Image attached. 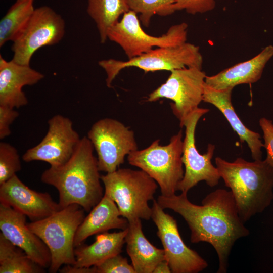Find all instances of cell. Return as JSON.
<instances>
[{
    "instance_id": "obj_24",
    "label": "cell",
    "mask_w": 273,
    "mask_h": 273,
    "mask_svg": "<svg viewBox=\"0 0 273 273\" xmlns=\"http://www.w3.org/2000/svg\"><path fill=\"white\" fill-rule=\"evenodd\" d=\"M35 0H16L0 21V47L12 42L24 29L35 8Z\"/></svg>"
},
{
    "instance_id": "obj_28",
    "label": "cell",
    "mask_w": 273,
    "mask_h": 273,
    "mask_svg": "<svg viewBox=\"0 0 273 273\" xmlns=\"http://www.w3.org/2000/svg\"><path fill=\"white\" fill-rule=\"evenodd\" d=\"M94 266L96 273H135L132 264H129L126 258L120 254Z\"/></svg>"
},
{
    "instance_id": "obj_6",
    "label": "cell",
    "mask_w": 273,
    "mask_h": 273,
    "mask_svg": "<svg viewBox=\"0 0 273 273\" xmlns=\"http://www.w3.org/2000/svg\"><path fill=\"white\" fill-rule=\"evenodd\" d=\"M183 150L181 129L171 138L167 145H161L159 140H155L147 148L131 152L127 160L156 181L161 195L170 196L175 194L184 177Z\"/></svg>"
},
{
    "instance_id": "obj_22",
    "label": "cell",
    "mask_w": 273,
    "mask_h": 273,
    "mask_svg": "<svg viewBox=\"0 0 273 273\" xmlns=\"http://www.w3.org/2000/svg\"><path fill=\"white\" fill-rule=\"evenodd\" d=\"M127 229L117 232H106L97 234L96 240L92 244L87 245L82 244L75 247L76 262L73 265L90 267L120 254L125 243Z\"/></svg>"
},
{
    "instance_id": "obj_12",
    "label": "cell",
    "mask_w": 273,
    "mask_h": 273,
    "mask_svg": "<svg viewBox=\"0 0 273 273\" xmlns=\"http://www.w3.org/2000/svg\"><path fill=\"white\" fill-rule=\"evenodd\" d=\"M209 111L208 109L198 108L185 122V135L183 140L182 155L185 172L177 187V191L181 192L188 193L191 188L201 181H205L209 187H215L221 178L217 168L211 162L215 145L209 144L206 152L202 154L197 150L195 144L197 123L200 118Z\"/></svg>"
},
{
    "instance_id": "obj_23",
    "label": "cell",
    "mask_w": 273,
    "mask_h": 273,
    "mask_svg": "<svg viewBox=\"0 0 273 273\" xmlns=\"http://www.w3.org/2000/svg\"><path fill=\"white\" fill-rule=\"evenodd\" d=\"M129 10L126 0H87V12L96 24L101 43L106 42L109 29Z\"/></svg>"
},
{
    "instance_id": "obj_27",
    "label": "cell",
    "mask_w": 273,
    "mask_h": 273,
    "mask_svg": "<svg viewBox=\"0 0 273 273\" xmlns=\"http://www.w3.org/2000/svg\"><path fill=\"white\" fill-rule=\"evenodd\" d=\"M21 169L20 156L11 144L0 143V185L6 182Z\"/></svg>"
},
{
    "instance_id": "obj_19",
    "label": "cell",
    "mask_w": 273,
    "mask_h": 273,
    "mask_svg": "<svg viewBox=\"0 0 273 273\" xmlns=\"http://www.w3.org/2000/svg\"><path fill=\"white\" fill-rule=\"evenodd\" d=\"M233 88L216 89L205 84L203 101L216 107L224 116L240 141L246 142L253 160H262L261 148L263 144L260 134L247 128L237 115L232 103Z\"/></svg>"
},
{
    "instance_id": "obj_14",
    "label": "cell",
    "mask_w": 273,
    "mask_h": 273,
    "mask_svg": "<svg viewBox=\"0 0 273 273\" xmlns=\"http://www.w3.org/2000/svg\"><path fill=\"white\" fill-rule=\"evenodd\" d=\"M48 131L36 146L28 149L22 156L26 162L41 161L56 167L67 162L74 153L81 139L68 117L56 115L48 122Z\"/></svg>"
},
{
    "instance_id": "obj_25",
    "label": "cell",
    "mask_w": 273,
    "mask_h": 273,
    "mask_svg": "<svg viewBox=\"0 0 273 273\" xmlns=\"http://www.w3.org/2000/svg\"><path fill=\"white\" fill-rule=\"evenodd\" d=\"M44 269L0 233V273H42Z\"/></svg>"
},
{
    "instance_id": "obj_8",
    "label": "cell",
    "mask_w": 273,
    "mask_h": 273,
    "mask_svg": "<svg viewBox=\"0 0 273 273\" xmlns=\"http://www.w3.org/2000/svg\"><path fill=\"white\" fill-rule=\"evenodd\" d=\"M188 25L185 22L171 26L166 33L154 36L146 33L138 14L129 10L108 30L107 38L118 44L128 59L154 49L173 46L187 41Z\"/></svg>"
},
{
    "instance_id": "obj_21",
    "label": "cell",
    "mask_w": 273,
    "mask_h": 273,
    "mask_svg": "<svg viewBox=\"0 0 273 273\" xmlns=\"http://www.w3.org/2000/svg\"><path fill=\"white\" fill-rule=\"evenodd\" d=\"M125 236L126 252L135 273H152L156 265L165 260L163 249L152 244L142 230L140 219L129 222Z\"/></svg>"
},
{
    "instance_id": "obj_9",
    "label": "cell",
    "mask_w": 273,
    "mask_h": 273,
    "mask_svg": "<svg viewBox=\"0 0 273 273\" xmlns=\"http://www.w3.org/2000/svg\"><path fill=\"white\" fill-rule=\"evenodd\" d=\"M206 76L202 69L196 67L173 70L165 82L149 95L147 101L154 102L161 98L172 100V112L183 128L188 117L203 101Z\"/></svg>"
},
{
    "instance_id": "obj_15",
    "label": "cell",
    "mask_w": 273,
    "mask_h": 273,
    "mask_svg": "<svg viewBox=\"0 0 273 273\" xmlns=\"http://www.w3.org/2000/svg\"><path fill=\"white\" fill-rule=\"evenodd\" d=\"M27 223L24 214L0 203L1 233L22 249L36 264L43 268H49L51 262L50 250Z\"/></svg>"
},
{
    "instance_id": "obj_10",
    "label": "cell",
    "mask_w": 273,
    "mask_h": 273,
    "mask_svg": "<svg viewBox=\"0 0 273 273\" xmlns=\"http://www.w3.org/2000/svg\"><path fill=\"white\" fill-rule=\"evenodd\" d=\"M65 23L60 15L47 6L36 8L30 20L13 41L12 60L30 65L39 49L59 43L65 34Z\"/></svg>"
},
{
    "instance_id": "obj_31",
    "label": "cell",
    "mask_w": 273,
    "mask_h": 273,
    "mask_svg": "<svg viewBox=\"0 0 273 273\" xmlns=\"http://www.w3.org/2000/svg\"><path fill=\"white\" fill-rule=\"evenodd\" d=\"M19 112L14 108L0 105V139H3L11 133L10 125L19 116Z\"/></svg>"
},
{
    "instance_id": "obj_32",
    "label": "cell",
    "mask_w": 273,
    "mask_h": 273,
    "mask_svg": "<svg viewBox=\"0 0 273 273\" xmlns=\"http://www.w3.org/2000/svg\"><path fill=\"white\" fill-rule=\"evenodd\" d=\"M62 273H96L95 266L90 267H76L72 265H65L59 269Z\"/></svg>"
},
{
    "instance_id": "obj_2",
    "label": "cell",
    "mask_w": 273,
    "mask_h": 273,
    "mask_svg": "<svg viewBox=\"0 0 273 273\" xmlns=\"http://www.w3.org/2000/svg\"><path fill=\"white\" fill-rule=\"evenodd\" d=\"M94 149L92 143L85 136L67 162L59 166H50L42 172L41 181L57 190L58 203L62 209L76 204L89 212L104 196Z\"/></svg>"
},
{
    "instance_id": "obj_26",
    "label": "cell",
    "mask_w": 273,
    "mask_h": 273,
    "mask_svg": "<svg viewBox=\"0 0 273 273\" xmlns=\"http://www.w3.org/2000/svg\"><path fill=\"white\" fill-rule=\"evenodd\" d=\"M129 10L139 14L142 24L149 27L152 18L155 15L167 16L175 12V0H126Z\"/></svg>"
},
{
    "instance_id": "obj_33",
    "label": "cell",
    "mask_w": 273,
    "mask_h": 273,
    "mask_svg": "<svg viewBox=\"0 0 273 273\" xmlns=\"http://www.w3.org/2000/svg\"><path fill=\"white\" fill-rule=\"evenodd\" d=\"M171 270L168 262L165 259L160 261L154 268L153 273H170Z\"/></svg>"
},
{
    "instance_id": "obj_5",
    "label": "cell",
    "mask_w": 273,
    "mask_h": 273,
    "mask_svg": "<svg viewBox=\"0 0 273 273\" xmlns=\"http://www.w3.org/2000/svg\"><path fill=\"white\" fill-rule=\"evenodd\" d=\"M84 211L80 206L73 204L42 219L27 223L50 250V272H57L63 265L75 264L74 238L85 217Z\"/></svg>"
},
{
    "instance_id": "obj_18",
    "label": "cell",
    "mask_w": 273,
    "mask_h": 273,
    "mask_svg": "<svg viewBox=\"0 0 273 273\" xmlns=\"http://www.w3.org/2000/svg\"><path fill=\"white\" fill-rule=\"evenodd\" d=\"M273 56V46H268L253 58L239 63L212 76H207L205 83L216 89L233 88L240 84H251L261 78L267 62Z\"/></svg>"
},
{
    "instance_id": "obj_11",
    "label": "cell",
    "mask_w": 273,
    "mask_h": 273,
    "mask_svg": "<svg viewBox=\"0 0 273 273\" xmlns=\"http://www.w3.org/2000/svg\"><path fill=\"white\" fill-rule=\"evenodd\" d=\"M95 149L100 171L112 172L124 162L126 156L138 149L132 130L110 118L99 120L87 133Z\"/></svg>"
},
{
    "instance_id": "obj_20",
    "label": "cell",
    "mask_w": 273,
    "mask_h": 273,
    "mask_svg": "<svg viewBox=\"0 0 273 273\" xmlns=\"http://www.w3.org/2000/svg\"><path fill=\"white\" fill-rule=\"evenodd\" d=\"M128 225V221L121 215L115 202L104 194L79 226L74 238V247L81 245L92 235L111 229L124 230Z\"/></svg>"
},
{
    "instance_id": "obj_3",
    "label": "cell",
    "mask_w": 273,
    "mask_h": 273,
    "mask_svg": "<svg viewBox=\"0 0 273 273\" xmlns=\"http://www.w3.org/2000/svg\"><path fill=\"white\" fill-rule=\"evenodd\" d=\"M215 163L221 178L231 190L244 223L270 205L273 199V166L265 160L250 162L238 157L229 162L217 157Z\"/></svg>"
},
{
    "instance_id": "obj_16",
    "label": "cell",
    "mask_w": 273,
    "mask_h": 273,
    "mask_svg": "<svg viewBox=\"0 0 273 273\" xmlns=\"http://www.w3.org/2000/svg\"><path fill=\"white\" fill-rule=\"evenodd\" d=\"M0 203L23 213L31 221L42 219L62 209L48 193L30 189L16 174L0 185Z\"/></svg>"
},
{
    "instance_id": "obj_30",
    "label": "cell",
    "mask_w": 273,
    "mask_h": 273,
    "mask_svg": "<svg viewBox=\"0 0 273 273\" xmlns=\"http://www.w3.org/2000/svg\"><path fill=\"white\" fill-rule=\"evenodd\" d=\"M259 124L263 133V147L266 152L265 160L273 166V123L271 120L262 117L259 120Z\"/></svg>"
},
{
    "instance_id": "obj_13",
    "label": "cell",
    "mask_w": 273,
    "mask_h": 273,
    "mask_svg": "<svg viewBox=\"0 0 273 273\" xmlns=\"http://www.w3.org/2000/svg\"><path fill=\"white\" fill-rule=\"evenodd\" d=\"M153 200L151 218L163 245L165 259L172 273H198L207 267V262L188 247L179 234L176 220Z\"/></svg>"
},
{
    "instance_id": "obj_29",
    "label": "cell",
    "mask_w": 273,
    "mask_h": 273,
    "mask_svg": "<svg viewBox=\"0 0 273 273\" xmlns=\"http://www.w3.org/2000/svg\"><path fill=\"white\" fill-rule=\"evenodd\" d=\"M216 6V0H175L174 11L185 10L187 13L196 15L212 11Z\"/></svg>"
},
{
    "instance_id": "obj_7",
    "label": "cell",
    "mask_w": 273,
    "mask_h": 273,
    "mask_svg": "<svg viewBox=\"0 0 273 273\" xmlns=\"http://www.w3.org/2000/svg\"><path fill=\"white\" fill-rule=\"evenodd\" d=\"M203 63L199 47L187 41L176 46L154 49L126 61L109 59L99 62L106 73V82L108 87H111L114 79L125 68L136 67L145 72L171 71L186 67L202 69Z\"/></svg>"
},
{
    "instance_id": "obj_17",
    "label": "cell",
    "mask_w": 273,
    "mask_h": 273,
    "mask_svg": "<svg viewBox=\"0 0 273 273\" xmlns=\"http://www.w3.org/2000/svg\"><path fill=\"white\" fill-rule=\"evenodd\" d=\"M44 75L30 65L5 60L0 55V105L19 108L28 104L22 90L25 85H33L44 78Z\"/></svg>"
},
{
    "instance_id": "obj_4",
    "label": "cell",
    "mask_w": 273,
    "mask_h": 273,
    "mask_svg": "<svg viewBox=\"0 0 273 273\" xmlns=\"http://www.w3.org/2000/svg\"><path fill=\"white\" fill-rule=\"evenodd\" d=\"M104 194L116 204L121 215L128 222L151 218L149 201L154 200L156 181L142 170L120 168L101 176Z\"/></svg>"
},
{
    "instance_id": "obj_1",
    "label": "cell",
    "mask_w": 273,
    "mask_h": 273,
    "mask_svg": "<svg viewBox=\"0 0 273 273\" xmlns=\"http://www.w3.org/2000/svg\"><path fill=\"white\" fill-rule=\"evenodd\" d=\"M157 201L163 209H171L183 217L191 231L192 243L203 242L212 246L218 258L217 272H226L235 243L250 234L231 191L217 189L206 196L201 205L192 203L183 192L170 196L160 195Z\"/></svg>"
}]
</instances>
